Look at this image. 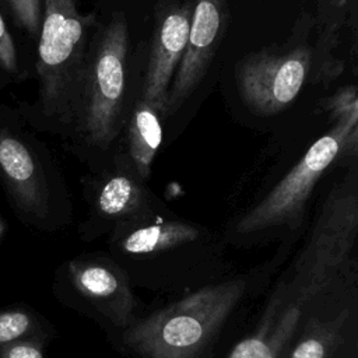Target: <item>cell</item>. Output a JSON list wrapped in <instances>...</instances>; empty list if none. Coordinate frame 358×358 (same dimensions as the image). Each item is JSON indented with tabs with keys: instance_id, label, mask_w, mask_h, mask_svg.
Wrapping results in <instances>:
<instances>
[{
	"instance_id": "obj_22",
	"label": "cell",
	"mask_w": 358,
	"mask_h": 358,
	"mask_svg": "<svg viewBox=\"0 0 358 358\" xmlns=\"http://www.w3.org/2000/svg\"><path fill=\"white\" fill-rule=\"evenodd\" d=\"M355 358H357V357H355Z\"/></svg>"
},
{
	"instance_id": "obj_21",
	"label": "cell",
	"mask_w": 358,
	"mask_h": 358,
	"mask_svg": "<svg viewBox=\"0 0 358 358\" xmlns=\"http://www.w3.org/2000/svg\"><path fill=\"white\" fill-rule=\"evenodd\" d=\"M6 231H7V222L0 217V241H1V238L4 236Z\"/></svg>"
},
{
	"instance_id": "obj_11",
	"label": "cell",
	"mask_w": 358,
	"mask_h": 358,
	"mask_svg": "<svg viewBox=\"0 0 358 358\" xmlns=\"http://www.w3.org/2000/svg\"><path fill=\"white\" fill-rule=\"evenodd\" d=\"M358 277L315 296L287 358H355Z\"/></svg>"
},
{
	"instance_id": "obj_9",
	"label": "cell",
	"mask_w": 358,
	"mask_h": 358,
	"mask_svg": "<svg viewBox=\"0 0 358 358\" xmlns=\"http://www.w3.org/2000/svg\"><path fill=\"white\" fill-rule=\"evenodd\" d=\"M52 289L62 305L92 319L116 338L140 316L134 288L106 250L63 262L55 270Z\"/></svg>"
},
{
	"instance_id": "obj_16",
	"label": "cell",
	"mask_w": 358,
	"mask_h": 358,
	"mask_svg": "<svg viewBox=\"0 0 358 358\" xmlns=\"http://www.w3.org/2000/svg\"><path fill=\"white\" fill-rule=\"evenodd\" d=\"M56 330L42 315L25 305L0 309V350L22 340L49 341Z\"/></svg>"
},
{
	"instance_id": "obj_4",
	"label": "cell",
	"mask_w": 358,
	"mask_h": 358,
	"mask_svg": "<svg viewBox=\"0 0 358 358\" xmlns=\"http://www.w3.org/2000/svg\"><path fill=\"white\" fill-rule=\"evenodd\" d=\"M129 55L127 17L117 10L92 32L69 136L83 154L101 162L110 158L134 101L129 94Z\"/></svg>"
},
{
	"instance_id": "obj_5",
	"label": "cell",
	"mask_w": 358,
	"mask_h": 358,
	"mask_svg": "<svg viewBox=\"0 0 358 358\" xmlns=\"http://www.w3.org/2000/svg\"><path fill=\"white\" fill-rule=\"evenodd\" d=\"M96 27L78 0H42L35 109L45 126L69 138L80 99L88 45Z\"/></svg>"
},
{
	"instance_id": "obj_6",
	"label": "cell",
	"mask_w": 358,
	"mask_h": 358,
	"mask_svg": "<svg viewBox=\"0 0 358 358\" xmlns=\"http://www.w3.org/2000/svg\"><path fill=\"white\" fill-rule=\"evenodd\" d=\"M0 182L22 224L55 232L71 221L66 186L46 147L8 112H0Z\"/></svg>"
},
{
	"instance_id": "obj_2",
	"label": "cell",
	"mask_w": 358,
	"mask_h": 358,
	"mask_svg": "<svg viewBox=\"0 0 358 358\" xmlns=\"http://www.w3.org/2000/svg\"><path fill=\"white\" fill-rule=\"evenodd\" d=\"M285 256L278 250L270 263L228 274L140 315L117 337V344L133 358H207L235 313L266 285Z\"/></svg>"
},
{
	"instance_id": "obj_19",
	"label": "cell",
	"mask_w": 358,
	"mask_h": 358,
	"mask_svg": "<svg viewBox=\"0 0 358 358\" xmlns=\"http://www.w3.org/2000/svg\"><path fill=\"white\" fill-rule=\"evenodd\" d=\"M0 69L4 73H8L15 77L21 74L18 52L1 13H0Z\"/></svg>"
},
{
	"instance_id": "obj_14",
	"label": "cell",
	"mask_w": 358,
	"mask_h": 358,
	"mask_svg": "<svg viewBox=\"0 0 358 358\" xmlns=\"http://www.w3.org/2000/svg\"><path fill=\"white\" fill-rule=\"evenodd\" d=\"M162 120L159 112L137 95L127 115L126 147L122 152L136 175L144 182L151 176V166L162 143Z\"/></svg>"
},
{
	"instance_id": "obj_8",
	"label": "cell",
	"mask_w": 358,
	"mask_h": 358,
	"mask_svg": "<svg viewBox=\"0 0 358 358\" xmlns=\"http://www.w3.org/2000/svg\"><path fill=\"white\" fill-rule=\"evenodd\" d=\"M316 18L303 13L288 41L253 50L236 64L235 77L245 106L257 116H274L292 105L306 83L320 80L315 43Z\"/></svg>"
},
{
	"instance_id": "obj_1",
	"label": "cell",
	"mask_w": 358,
	"mask_h": 358,
	"mask_svg": "<svg viewBox=\"0 0 358 358\" xmlns=\"http://www.w3.org/2000/svg\"><path fill=\"white\" fill-rule=\"evenodd\" d=\"M222 235L161 210L115 228L106 252L133 288L183 295L229 274Z\"/></svg>"
},
{
	"instance_id": "obj_10",
	"label": "cell",
	"mask_w": 358,
	"mask_h": 358,
	"mask_svg": "<svg viewBox=\"0 0 358 358\" xmlns=\"http://www.w3.org/2000/svg\"><path fill=\"white\" fill-rule=\"evenodd\" d=\"M88 213L78 227L84 242L108 236L115 228L143 220L168 208L140 179L122 151L110 158L84 183Z\"/></svg>"
},
{
	"instance_id": "obj_15",
	"label": "cell",
	"mask_w": 358,
	"mask_h": 358,
	"mask_svg": "<svg viewBox=\"0 0 358 358\" xmlns=\"http://www.w3.org/2000/svg\"><path fill=\"white\" fill-rule=\"evenodd\" d=\"M355 0H319V35L315 42L317 64L323 81H330L341 71L340 62L336 60L334 49L341 25L348 15Z\"/></svg>"
},
{
	"instance_id": "obj_18",
	"label": "cell",
	"mask_w": 358,
	"mask_h": 358,
	"mask_svg": "<svg viewBox=\"0 0 358 358\" xmlns=\"http://www.w3.org/2000/svg\"><path fill=\"white\" fill-rule=\"evenodd\" d=\"M14 22L38 39L42 22V0H4Z\"/></svg>"
},
{
	"instance_id": "obj_20",
	"label": "cell",
	"mask_w": 358,
	"mask_h": 358,
	"mask_svg": "<svg viewBox=\"0 0 358 358\" xmlns=\"http://www.w3.org/2000/svg\"><path fill=\"white\" fill-rule=\"evenodd\" d=\"M48 343L42 340H22L13 343L0 350V358H46L45 347Z\"/></svg>"
},
{
	"instance_id": "obj_12",
	"label": "cell",
	"mask_w": 358,
	"mask_h": 358,
	"mask_svg": "<svg viewBox=\"0 0 358 358\" xmlns=\"http://www.w3.org/2000/svg\"><path fill=\"white\" fill-rule=\"evenodd\" d=\"M193 0H157L138 96L166 119L168 91L185 53Z\"/></svg>"
},
{
	"instance_id": "obj_17",
	"label": "cell",
	"mask_w": 358,
	"mask_h": 358,
	"mask_svg": "<svg viewBox=\"0 0 358 358\" xmlns=\"http://www.w3.org/2000/svg\"><path fill=\"white\" fill-rule=\"evenodd\" d=\"M333 122L358 123V94L357 85L350 84L338 88L330 96H326L319 103Z\"/></svg>"
},
{
	"instance_id": "obj_3",
	"label": "cell",
	"mask_w": 358,
	"mask_h": 358,
	"mask_svg": "<svg viewBox=\"0 0 358 358\" xmlns=\"http://www.w3.org/2000/svg\"><path fill=\"white\" fill-rule=\"evenodd\" d=\"M358 123L333 122L298 162L255 204L236 215L222 232L227 246L248 249L281 241L291 248L305 231L313 192L334 162L357 157Z\"/></svg>"
},
{
	"instance_id": "obj_13",
	"label": "cell",
	"mask_w": 358,
	"mask_h": 358,
	"mask_svg": "<svg viewBox=\"0 0 358 358\" xmlns=\"http://www.w3.org/2000/svg\"><path fill=\"white\" fill-rule=\"evenodd\" d=\"M229 18V0H193L185 53L168 91L166 117L196 92L222 42Z\"/></svg>"
},
{
	"instance_id": "obj_7",
	"label": "cell",
	"mask_w": 358,
	"mask_h": 358,
	"mask_svg": "<svg viewBox=\"0 0 358 358\" xmlns=\"http://www.w3.org/2000/svg\"><path fill=\"white\" fill-rule=\"evenodd\" d=\"M358 239L357 157L348 161L343 176L329 189L302 248L285 277L313 292L327 291L358 275L355 246Z\"/></svg>"
}]
</instances>
